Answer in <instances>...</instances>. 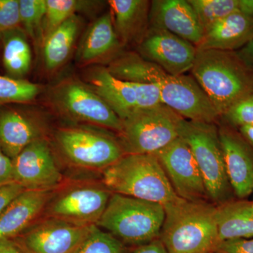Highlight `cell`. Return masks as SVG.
Masks as SVG:
<instances>
[{"label":"cell","mask_w":253,"mask_h":253,"mask_svg":"<svg viewBox=\"0 0 253 253\" xmlns=\"http://www.w3.org/2000/svg\"><path fill=\"white\" fill-rule=\"evenodd\" d=\"M166 217L159 239L168 253H211L221 242L216 206L179 198L164 206Z\"/></svg>","instance_id":"cell-1"},{"label":"cell","mask_w":253,"mask_h":253,"mask_svg":"<svg viewBox=\"0 0 253 253\" xmlns=\"http://www.w3.org/2000/svg\"><path fill=\"white\" fill-rule=\"evenodd\" d=\"M191 71L220 118L233 105L253 94V70L236 51L197 49Z\"/></svg>","instance_id":"cell-2"},{"label":"cell","mask_w":253,"mask_h":253,"mask_svg":"<svg viewBox=\"0 0 253 253\" xmlns=\"http://www.w3.org/2000/svg\"><path fill=\"white\" fill-rule=\"evenodd\" d=\"M102 183L113 194L163 206L179 199L154 154L125 155L103 171Z\"/></svg>","instance_id":"cell-3"},{"label":"cell","mask_w":253,"mask_h":253,"mask_svg":"<svg viewBox=\"0 0 253 253\" xmlns=\"http://www.w3.org/2000/svg\"><path fill=\"white\" fill-rule=\"evenodd\" d=\"M165 217L161 204L112 193L96 226L136 248L159 239Z\"/></svg>","instance_id":"cell-4"},{"label":"cell","mask_w":253,"mask_h":253,"mask_svg":"<svg viewBox=\"0 0 253 253\" xmlns=\"http://www.w3.org/2000/svg\"><path fill=\"white\" fill-rule=\"evenodd\" d=\"M179 136L194 155L211 202L217 206L232 201L234 192L226 174L216 123L182 119Z\"/></svg>","instance_id":"cell-5"},{"label":"cell","mask_w":253,"mask_h":253,"mask_svg":"<svg viewBox=\"0 0 253 253\" xmlns=\"http://www.w3.org/2000/svg\"><path fill=\"white\" fill-rule=\"evenodd\" d=\"M182 119L161 103L123 120L118 139L125 154H154L179 137Z\"/></svg>","instance_id":"cell-6"},{"label":"cell","mask_w":253,"mask_h":253,"mask_svg":"<svg viewBox=\"0 0 253 253\" xmlns=\"http://www.w3.org/2000/svg\"><path fill=\"white\" fill-rule=\"evenodd\" d=\"M55 139L70 163L85 169L103 172L126 155L118 137L94 128H61L56 131Z\"/></svg>","instance_id":"cell-7"},{"label":"cell","mask_w":253,"mask_h":253,"mask_svg":"<svg viewBox=\"0 0 253 253\" xmlns=\"http://www.w3.org/2000/svg\"><path fill=\"white\" fill-rule=\"evenodd\" d=\"M112 192L103 183H78L51 192L42 215L81 226L96 225Z\"/></svg>","instance_id":"cell-8"},{"label":"cell","mask_w":253,"mask_h":253,"mask_svg":"<svg viewBox=\"0 0 253 253\" xmlns=\"http://www.w3.org/2000/svg\"><path fill=\"white\" fill-rule=\"evenodd\" d=\"M53 100L63 114L77 122L88 123L119 133L122 121L109 104L89 86L80 82H63L55 89Z\"/></svg>","instance_id":"cell-9"},{"label":"cell","mask_w":253,"mask_h":253,"mask_svg":"<svg viewBox=\"0 0 253 253\" xmlns=\"http://www.w3.org/2000/svg\"><path fill=\"white\" fill-rule=\"evenodd\" d=\"M89 82V87L109 104L121 121L161 103L158 85L121 81L105 67L92 70Z\"/></svg>","instance_id":"cell-10"},{"label":"cell","mask_w":253,"mask_h":253,"mask_svg":"<svg viewBox=\"0 0 253 253\" xmlns=\"http://www.w3.org/2000/svg\"><path fill=\"white\" fill-rule=\"evenodd\" d=\"M91 227L42 215L13 239L27 253H74Z\"/></svg>","instance_id":"cell-11"},{"label":"cell","mask_w":253,"mask_h":253,"mask_svg":"<svg viewBox=\"0 0 253 253\" xmlns=\"http://www.w3.org/2000/svg\"><path fill=\"white\" fill-rule=\"evenodd\" d=\"M154 155L178 197L192 202H211L197 163L185 141L179 136Z\"/></svg>","instance_id":"cell-12"},{"label":"cell","mask_w":253,"mask_h":253,"mask_svg":"<svg viewBox=\"0 0 253 253\" xmlns=\"http://www.w3.org/2000/svg\"><path fill=\"white\" fill-rule=\"evenodd\" d=\"M12 164L14 182L26 191H53L61 185L62 173L44 137L26 146Z\"/></svg>","instance_id":"cell-13"},{"label":"cell","mask_w":253,"mask_h":253,"mask_svg":"<svg viewBox=\"0 0 253 253\" xmlns=\"http://www.w3.org/2000/svg\"><path fill=\"white\" fill-rule=\"evenodd\" d=\"M158 87L161 103L184 119L208 123L220 119L212 101L193 76L168 75Z\"/></svg>","instance_id":"cell-14"},{"label":"cell","mask_w":253,"mask_h":253,"mask_svg":"<svg viewBox=\"0 0 253 253\" xmlns=\"http://www.w3.org/2000/svg\"><path fill=\"white\" fill-rule=\"evenodd\" d=\"M137 50L144 59L173 76L191 71L197 52L196 46L189 42L166 30L150 26Z\"/></svg>","instance_id":"cell-15"},{"label":"cell","mask_w":253,"mask_h":253,"mask_svg":"<svg viewBox=\"0 0 253 253\" xmlns=\"http://www.w3.org/2000/svg\"><path fill=\"white\" fill-rule=\"evenodd\" d=\"M226 172L233 192L239 199L253 192V149L237 129L218 126Z\"/></svg>","instance_id":"cell-16"},{"label":"cell","mask_w":253,"mask_h":253,"mask_svg":"<svg viewBox=\"0 0 253 253\" xmlns=\"http://www.w3.org/2000/svg\"><path fill=\"white\" fill-rule=\"evenodd\" d=\"M149 26L166 30L196 47L204 38V31L188 0L151 1Z\"/></svg>","instance_id":"cell-17"},{"label":"cell","mask_w":253,"mask_h":253,"mask_svg":"<svg viewBox=\"0 0 253 253\" xmlns=\"http://www.w3.org/2000/svg\"><path fill=\"white\" fill-rule=\"evenodd\" d=\"M41 138H44L43 127L31 113L18 108L0 109V146L11 160Z\"/></svg>","instance_id":"cell-18"},{"label":"cell","mask_w":253,"mask_h":253,"mask_svg":"<svg viewBox=\"0 0 253 253\" xmlns=\"http://www.w3.org/2000/svg\"><path fill=\"white\" fill-rule=\"evenodd\" d=\"M123 47L109 11L98 18L86 31L78 49V61L83 65L109 64L122 54Z\"/></svg>","instance_id":"cell-19"},{"label":"cell","mask_w":253,"mask_h":253,"mask_svg":"<svg viewBox=\"0 0 253 253\" xmlns=\"http://www.w3.org/2000/svg\"><path fill=\"white\" fill-rule=\"evenodd\" d=\"M52 191H24L0 213V239H14L42 215Z\"/></svg>","instance_id":"cell-20"},{"label":"cell","mask_w":253,"mask_h":253,"mask_svg":"<svg viewBox=\"0 0 253 253\" xmlns=\"http://www.w3.org/2000/svg\"><path fill=\"white\" fill-rule=\"evenodd\" d=\"M151 1L110 0V12L116 34L122 43L139 44L149 28Z\"/></svg>","instance_id":"cell-21"},{"label":"cell","mask_w":253,"mask_h":253,"mask_svg":"<svg viewBox=\"0 0 253 253\" xmlns=\"http://www.w3.org/2000/svg\"><path fill=\"white\" fill-rule=\"evenodd\" d=\"M253 38V18L237 11L233 13L204 33L196 49L237 51Z\"/></svg>","instance_id":"cell-22"},{"label":"cell","mask_w":253,"mask_h":253,"mask_svg":"<svg viewBox=\"0 0 253 253\" xmlns=\"http://www.w3.org/2000/svg\"><path fill=\"white\" fill-rule=\"evenodd\" d=\"M220 241L253 238V202L232 201L216 206Z\"/></svg>","instance_id":"cell-23"},{"label":"cell","mask_w":253,"mask_h":253,"mask_svg":"<svg viewBox=\"0 0 253 253\" xmlns=\"http://www.w3.org/2000/svg\"><path fill=\"white\" fill-rule=\"evenodd\" d=\"M106 68L117 79L139 84L159 85L169 75L136 52H123Z\"/></svg>","instance_id":"cell-24"},{"label":"cell","mask_w":253,"mask_h":253,"mask_svg":"<svg viewBox=\"0 0 253 253\" xmlns=\"http://www.w3.org/2000/svg\"><path fill=\"white\" fill-rule=\"evenodd\" d=\"M81 28L76 15L68 19L43 41V54L45 66L49 71L57 69L66 62Z\"/></svg>","instance_id":"cell-25"},{"label":"cell","mask_w":253,"mask_h":253,"mask_svg":"<svg viewBox=\"0 0 253 253\" xmlns=\"http://www.w3.org/2000/svg\"><path fill=\"white\" fill-rule=\"evenodd\" d=\"M3 63L9 77L22 79L31 66L32 53L26 36L19 28L2 38Z\"/></svg>","instance_id":"cell-26"},{"label":"cell","mask_w":253,"mask_h":253,"mask_svg":"<svg viewBox=\"0 0 253 253\" xmlns=\"http://www.w3.org/2000/svg\"><path fill=\"white\" fill-rule=\"evenodd\" d=\"M204 33L218 21L239 11V0H188Z\"/></svg>","instance_id":"cell-27"},{"label":"cell","mask_w":253,"mask_h":253,"mask_svg":"<svg viewBox=\"0 0 253 253\" xmlns=\"http://www.w3.org/2000/svg\"><path fill=\"white\" fill-rule=\"evenodd\" d=\"M40 91V86L31 82L0 76V109L8 104L31 102Z\"/></svg>","instance_id":"cell-28"},{"label":"cell","mask_w":253,"mask_h":253,"mask_svg":"<svg viewBox=\"0 0 253 253\" xmlns=\"http://www.w3.org/2000/svg\"><path fill=\"white\" fill-rule=\"evenodd\" d=\"M130 249L117 238L96 225L74 253H131Z\"/></svg>","instance_id":"cell-29"},{"label":"cell","mask_w":253,"mask_h":253,"mask_svg":"<svg viewBox=\"0 0 253 253\" xmlns=\"http://www.w3.org/2000/svg\"><path fill=\"white\" fill-rule=\"evenodd\" d=\"M21 24L36 43H42L46 0H19Z\"/></svg>","instance_id":"cell-30"},{"label":"cell","mask_w":253,"mask_h":253,"mask_svg":"<svg viewBox=\"0 0 253 253\" xmlns=\"http://www.w3.org/2000/svg\"><path fill=\"white\" fill-rule=\"evenodd\" d=\"M81 4L82 1L76 0H46V13L42 28L43 41L56 28L76 15Z\"/></svg>","instance_id":"cell-31"},{"label":"cell","mask_w":253,"mask_h":253,"mask_svg":"<svg viewBox=\"0 0 253 253\" xmlns=\"http://www.w3.org/2000/svg\"><path fill=\"white\" fill-rule=\"evenodd\" d=\"M224 124L238 129L253 126V94L246 96L231 106L221 117Z\"/></svg>","instance_id":"cell-32"},{"label":"cell","mask_w":253,"mask_h":253,"mask_svg":"<svg viewBox=\"0 0 253 253\" xmlns=\"http://www.w3.org/2000/svg\"><path fill=\"white\" fill-rule=\"evenodd\" d=\"M20 25L19 0H0V40Z\"/></svg>","instance_id":"cell-33"},{"label":"cell","mask_w":253,"mask_h":253,"mask_svg":"<svg viewBox=\"0 0 253 253\" xmlns=\"http://www.w3.org/2000/svg\"><path fill=\"white\" fill-rule=\"evenodd\" d=\"M217 253H253V238L227 240L218 245Z\"/></svg>","instance_id":"cell-34"},{"label":"cell","mask_w":253,"mask_h":253,"mask_svg":"<svg viewBox=\"0 0 253 253\" xmlns=\"http://www.w3.org/2000/svg\"><path fill=\"white\" fill-rule=\"evenodd\" d=\"M24 191L22 186L15 182L0 186V213Z\"/></svg>","instance_id":"cell-35"},{"label":"cell","mask_w":253,"mask_h":253,"mask_svg":"<svg viewBox=\"0 0 253 253\" xmlns=\"http://www.w3.org/2000/svg\"><path fill=\"white\" fill-rule=\"evenodd\" d=\"M14 182L12 160L4 154L0 146V186Z\"/></svg>","instance_id":"cell-36"},{"label":"cell","mask_w":253,"mask_h":253,"mask_svg":"<svg viewBox=\"0 0 253 253\" xmlns=\"http://www.w3.org/2000/svg\"><path fill=\"white\" fill-rule=\"evenodd\" d=\"M132 253H168L167 250L163 246L161 240L154 241L138 246L133 250Z\"/></svg>","instance_id":"cell-37"},{"label":"cell","mask_w":253,"mask_h":253,"mask_svg":"<svg viewBox=\"0 0 253 253\" xmlns=\"http://www.w3.org/2000/svg\"><path fill=\"white\" fill-rule=\"evenodd\" d=\"M240 59L248 67L253 70V38L239 51H236Z\"/></svg>","instance_id":"cell-38"},{"label":"cell","mask_w":253,"mask_h":253,"mask_svg":"<svg viewBox=\"0 0 253 253\" xmlns=\"http://www.w3.org/2000/svg\"><path fill=\"white\" fill-rule=\"evenodd\" d=\"M0 253H27L13 239H0Z\"/></svg>","instance_id":"cell-39"},{"label":"cell","mask_w":253,"mask_h":253,"mask_svg":"<svg viewBox=\"0 0 253 253\" xmlns=\"http://www.w3.org/2000/svg\"><path fill=\"white\" fill-rule=\"evenodd\" d=\"M239 11L253 18V0H239Z\"/></svg>","instance_id":"cell-40"},{"label":"cell","mask_w":253,"mask_h":253,"mask_svg":"<svg viewBox=\"0 0 253 253\" xmlns=\"http://www.w3.org/2000/svg\"><path fill=\"white\" fill-rule=\"evenodd\" d=\"M237 129L253 149V126H242Z\"/></svg>","instance_id":"cell-41"},{"label":"cell","mask_w":253,"mask_h":253,"mask_svg":"<svg viewBox=\"0 0 253 253\" xmlns=\"http://www.w3.org/2000/svg\"><path fill=\"white\" fill-rule=\"evenodd\" d=\"M216 253V252H213V253Z\"/></svg>","instance_id":"cell-42"}]
</instances>
